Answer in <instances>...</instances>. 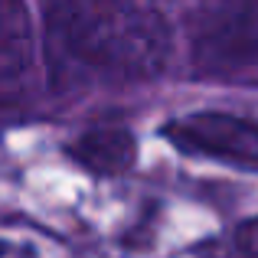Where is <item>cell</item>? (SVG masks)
Returning <instances> with one entry per match:
<instances>
[{
  "label": "cell",
  "mask_w": 258,
  "mask_h": 258,
  "mask_svg": "<svg viewBox=\"0 0 258 258\" xmlns=\"http://www.w3.org/2000/svg\"><path fill=\"white\" fill-rule=\"evenodd\" d=\"M33 66V23L23 0H0V95L23 85Z\"/></svg>",
  "instance_id": "cell-4"
},
{
  "label": "cell",
  "mask_w": 258,
  "mask_h": 258,
  "mask_svg": "<svg viewBox=\"0 0 258 258\" xmlns=\"http://www.w3.org/2000/svg\"><path fill=\"white\" fill-rule=\"evenodd\" d=\"M46 52L56 82H141L170 56V33L134 0H39Z\"/></svg>",
  "instance_id": "cell-1"
},
{
  "label": "cell",
  "mask_w": 258,
  "mask_h": 258,
  "mask_svg": "<svg viewBox=\"0 0 258 258\" xmlns=\"http://www.w3.org/2000/svg\"><path fill=\"white\" fill-rule=\"evenodd\" d=\"M72 160L95 176L127 173L138 160V141L127 127H92L69 147Z\"/></svg>",
  "instance_id": "cell-5"
},
{
  "label": "cell",
  "mask_w": 258,
  "mask_h": 258,
  "mask_svg": "<svg viewBox=\"0 0 258 258\" xmlns=\"http://www.w3.org/2000/svg\"><path fill=\"white\" fill-rule=\"evenodd\" d=\"M4 252H7V245H4V242H0V258H4Z\"/></svg>",
  "instance_id": "cell-7"
},
{
  "label": "cell",
  "mask_w": 258,
  "mask_h": 258,
  "mask_svg": "<svg viewBox=\"0 0 258 258\" xmlns=\"http://www.w3.org/2000/svg\"><path fill=\"white\" fill-rule=\"evenodd\" d=\"M164 138L189 157L258 170V121L252 118L229 111H193L167 121Z\"/></svg>",
  "instance_id": "cell-3"
},
{
  "label": "cell",
  "mask_w": 258,
  "mask_h": 258,
  "mask_svg": "<svg viewBox=\"0 0 258 258\" xmlns=\"http://www.w3.org/2000/svg\"><path fill=\"white\" fill-rule=\"evenodd\" d=\"M200 79L258 85V0H206L189 23Z\"/></svg>",
  "instance_id": "cell-2"
},
{
  "label": "cell",
  "mask_w": 258,
  "mask_h": 258,
  "mask_svg": "<svg viewBox=\"0 0 258 258\" xmlns=\"http://www.w3.org/2000/svg\"><path fill=\"white\" fill-rule=\"evenodd\" d=\"M235 248L245 258H258V216L239 222V229H235Z\"/></svg>",
  "instance_id": "cell-6"
}]
</instances>
